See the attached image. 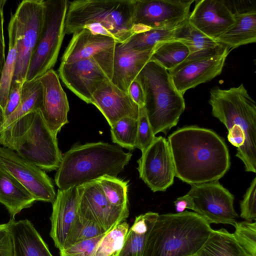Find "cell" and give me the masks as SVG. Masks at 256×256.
I'll use <instances>...</instances> for the list:
<instances>
[{
    "label": "cell",
    "mask_w": 256,
    "mask_h": 256,
    "mask_svg": "<svg viewBox=\"0 0 256 256\" xmlns=\"http://www.w3.org/2000/svg\"><path fill=\"white\" fill-rule=\"evenodd\" d=\"M0 256H14L13 241L8 222L0 224Z\"/></svg>",
    "instance_id": "41"
},
{
    "label": "cell",
    "mask_w": 256,
    "mask_h": 256,
    "mask_svg": "<svg viewBox=\"0 0 256 256\" xmlns=\"http://www.w3.org/2000/svg\"><path fill=\"white\" fill-rule=\"evenodd\" d=\"M213 230L195 212L158 215L147 238L142 256H191L204 245Z\"/></svg>",
    "instance_id": "4"
},
{
    "label": "cell",
    "mask_w": 256,
    "mask_h": 256,
    "mask_svg": "<svg viewBox=\"0 0 256 256\" xmlns=\"http://www.w3.org/2000/svg\"><path fill=\"white\" fill-rule=\"evenodd\" d=\"M128 229L129 226L126 221L118 224L102 239L92 256H112L119 252Z\"/></svg>",
    "instance_id": "34"
},
{
    "label": "cell",
    "mask_w": 256,
    "mask_h": 256,
    "mask_svg": "<svg viewBox=\"0 0 256 256\" xmlns=\"http://www.w3.org/2000/svg\"><path fill=\"white\" fill-rule=\"evenodd\" d=\"M190 185L187 194L193 200L195 212L209 224L234 226L238 217L234 207V196L218 180Z\"/></svg>",
    "instance_id": "11"
},
{
    "label": "cell",
    "mask_w": 256,
    "mask_h": 256,
    "mask_svg": "<svg viewBox=\"0 0 256 256\" xmlns=\"http://www.w3.org/2000/svg\"><path fill=\"white\" fill-rule=\"evenodd\" d=\"M230 48L220 46L212 52L196 56H188L173 69L168 71L177 90L185 92L220 74Z\"/></svg>",
    "instance_id": "12"
},
{
    "label": "cell",
    "mask_w": 256,
    "mask_h": 256,
    "mask_svg": "<svg viewBox=\"0 0 256 256\" xmlns=\"http://www.w3.org/2000/svg\"><path fill=\"white\" fill-rule=\"evenodd\" d=\"M140 178L153 192H164L174 183L175 170L167 140L156 137L138 160Z\"/></svg>",
    "instance_id": "15"
},
{
    "label": "cell",
    "mask_w": 256,
    "mask_h": 256,
    "mask_svg": "<svg viewBox=\"0 0 256 256\" xmlns=\"http://www.w3.org/2000/svg\"><path fill=\"white\" fill-rule=\"evenodd\" d=\"M12 233L14 256H53L34 225L28 220L8 222Z\"/></svg>",
    "instance_id": "23"
},
{
    "label": "cell",
    "mask_w": 256,
    "mask_h": 256,
    "mask_svg": "<svg viewBox=\"0 0 256 256\" xmlns=\"http://www.w3.org/2000/svg\"><path fill=\"white\" fill-rule=\"evenodd\" d=\"M44 17L43 0H24L12 15L9 40L17 43L18 56L11 86L26 80L32 56L40 35Z\"/></svg>",
    "instance_id": "8"
},
{
    "label": "cell",
    "mask_w": 256,
    "mask_h": 256,
    "mask_svg": "<svg viewBox=\"0 0 256 256\" xmlns=\"http://www.w3.org/2000/svg\"><path fill=\"white\" fill-rule=\"evenodd\" d=\"M6 2V0H0V79L6 62L4 54L5 44L4 33V7Z\"/></svg>",
    "instance_id": "44"
},
{
    "label": "cell",
    "mask_w": 256,
    "mask_h": 256,
    "mask_svg": "<svg viewBox=\"0 0 256 256\" xmlns=\"http://www.w3.org/2000/svg\"><path fill=\"white\" fill-rule=\"evenodd\" d=\"M136 78L144 90V107L154 134H166L184 110L183 95L176 88L168 70L155 62H148Z\"/></svg>",
    "instance_id": "7"
},
{
    "label": "cell",
    "mask_w": 256,
    "mask_h": 256,
    "mask_svg": "<svg viewBox=\"0 0 256 256\" xmlns=\"http://www.w3.org/2000/svg\"><path fill=\"white\" fill-rule=\"evenodd\" d=\"M184 24L172 28L154 29L134 34L124 43L134 50L138 51L152 50L160 42L174 40L180 27Z\"/></svg>",
    "instance_id": "31"
},
{
    "label": "cell",
    "mask_w": 256,
    "mask_h": 256,
    "mask_svg": "<svg viewBox=\"0 0 256 256\" xmlns=\"http://www.w3.org/2000/svg\"><path fill=\"white\" fill-rule=\"evenodd\" d=\"M191 256H200L197 253L196 254H195Z\"/></svg>",
    "instance_id": "48"
},
{
    "label": "cell",
    "mask_w": 256,
    "mask_h": 256,
    "mask_svg": "<svg viewBox=\"0 0 256 256\" xmlns=\"http://www.w3.org/2000/svg\"><path fill=\"white\" fill-rule=\"evenodd\" d=\"M42 100V86L39 78L25 80L22 85L21 98L18 107L4 121L0 132L26 114L40 109Z\"/></svg>",
    "instance_id": "28"
},
{
    "label": "cell",
    "mask_w": 256,
    "mask_h": 256,
    "mask_svg": "<svg viewBox=\"0 0 256 256\" xmlns=\"http://www.w3.org/2000/svg\"><path fill=\"white\" fill-rule=\"evenodd\" d=\"M68 2L66 0H43L42 27L30 60L26 80L39 78L54 66L65 34Z\"/></svg>",
    "instance_id": "9"
},
{
    "label": "cell",
    "mask_w": 256,
    "mask_h": 256,
    "mask_svg": "<svg viewBox=\"0 0 256 256\" xmlns=\"http://www.w3.org/2000/svg\"><path fill=\"white\" fill-rule=\"evenodd\" d=\"M52 204L50 236L55 246L62 250L70 230L78 217V197L77 186L58 189Z\"/></svg>",
    "instance_id": "21"
},
{
    "label": "cell",
    "mask_w": 256,
    "mask_h": 256,
    "mask_svg": "<svg viewBox=\"0 0 256 256\" xmlns=\"http://www.w3.org/2000/svg\"><path fill=\"white\" fill-rule=\"evenodd\" d=\"M194 0H134V34L176 27L188 20Z\"/></svg>",
    "instance_id": "10"
},
{
    "label": "cell",
    "mask_w": 256,
    "mask_h": 256,
    "mask_svg": "<svg viewBox=\"0 0 256 256\" xmlns=\"http://www.w3.org/2000/svg\"><path fill=\"white\" fill-rule=\"evenodd\" d=\"M42 86V100L40 110L52 132L56 136L68 122L70 110L66 94L57 74L52 69L39 78Z\"/></svg>",
    "instance_id": "19"
},
{
    "label": "cell",
    "mask_w": 256,
    "mask_h": 256,
    "mask_svg": "<svg viewBox=\"0 0 256 256\" xmlns=\"http://www.w3.org/2000/svg\"><path fill=\"white\" fill-rule=\"evenodd\" d=\"M109 232L104 230L96 223L78 216L70 230L62 248Z\"/></svg>",
    "instance_id": "35"
},
{
    "label": "cell",
    "mask_w": 256,
    "mask_h": 256,
    "mask_svg": "<svg viewBox=\"0 0 256 256\" xmlns=\"http://www.w3.org/2000/svg\"><path fill=\"white\" fill-rule=\"evenodd\" d=\"M4 122V110L0 106V130L2 128V126Z\"/></svg>",
    "instance_id": "46"
},
{
    "label": "cell",
    "mask_w": 256,
    "mask_h": 256,
    "mask_svg": "<svg viewBox=\"0 0 256 256\" xmlns=\"http://www.w3.org/2000/svg\"><path fill=\"white\" fill-rule=\"evenodd\" d=\"M153 50L138 51L131 48L124 42L116 43L112 83L128 94L130 85L149 62Z\"/></svg>",
    "instance_id": "22"
},
{
    "label": "cell",
    "mask_w": 256,
    "mask_h": 256,
    "mask_svg": "<svg viewBox=\"0 0 256 256\" xmlns=\"http://www.w3.org/2000/svg\"><path fill=\"white\" fill-rule=\"evenodd\" d=\"M108 202L114 206L128 208V182L117 177L104 176L96 180Z\"/></svg>",
    "instance_id": "32"
},
{
    "label": "cell",
    "mask_w": 256,
    "mask_h": 256,
    "mask_svg": "<svg viewBox=\"0 0 256 256\" xmlns=\"http://www.w3.org/2000/svg\"><path fill=\"white\" fill-rule=\"evenodd\" d=\"M138 120L123 118L110 126L113 142L122 148L132 150L136 148Z\"/></svg>",
    "instance_id": "33"
},
{
    "label": "cell",
    "mask_w": 256,
    "mask_h": 256,
    "mask_svg": "<svg viewBox=\"0 0 256 256\" xmlns=\"http://www.w3.org/2000/svg\"><path fill=\"white\" fill-rule=\"evenodd\" d=\"M256 178L252 180L240 204V216L248 222L256 220Z\"/></svg>",
    "instance_id": "40"
},
{
    "label": "cell",
    "mask_w": 256,
    "mask_h": 256,
    "mask_svg": "<svg viewBox=\"0 0 256 256\" xmlns=\"http://www.w3.org/2000/svg\"><path fill=\"white\" fill-rule=\"evenodd\" d=\"M234 23L215 40L230 48L256 42V11L234 13Z\"/></svg>",
    "instance_id": "25"
},
{
    "label": "cell",
    "mask_w": 256,
    "mask_h": 256,
    "mask_svg": "<svg viewBox=\"0 0 256 256\" xmlns=\"http://www.w3.org/2000/svg\"><path fill=\"white\" fill-rule=\"evenodd\" d=\"M0 144L44 171L56 170L62 158L56 136L48 127L40 109L0 132Z\"/></svg>",
    "instance_id": "6"
},
{
    "label": "cell",
    "mask_w": 256,
    "mask_h": 256,
    "mask_svg": "<svg viewBox=\"0 0 256 256\" xmlns=\"http://www.w3.org/2000/svg\"><path fill=\"white\" fill-rule=\"evenodd\" d=\"M189 55L188 48L181 42L163 41L154 46L149 61L158 63L168 71L184 60Z\"/></svg>",
    "instance_id": "30"
},
{
    "label": "cell",
    "mask_w": 256,
    "mask_h": 256,
    "mask_svg": "<svg viewBox=\"0 0 256 256\" xmlns=\"http://www.w3.org/2000/svg\"><path fill=\"white\" fill-rule=\"evenodd\" d=\"M149 122L144 106L139 108L136 148L142 154L150 146L156 138Z\"/></svg>",
    "instance_id": "38"
},
{
    "label": "cell",
    "mask_w": 256,
    "mask_h": 256,
    "mask_svg": "<svg viewBox=\"0 0 256 256\" xmlns=\"http://www.w3.org/2000/svg\"><path fill=\"white\" fill-rule=\"evenodd\" d=\"M188 22L209 38L215 40L234 23V13L224 0H196Z\"/></svg>",
    "instance_id": "18"
},
{
    "label": "cell",
    "mask_w": 256,
    "mask_h": 256,
    "mask_svg": "<svg viewBox=\"0 0 256 256\" xmlns=\"http://www.w3.org/2000/svg\"><path fill=\"white\" fill-rule=\"evenodd\" d=\"M174 205L177 213L185 211L186 209L194 210V205L192 197L186 194L178 198L174 202Z\"/></svg>",
    "instance_id": "45"
},
{
    "label": "cell",
    "mask_w": 256,
    "mask_h": 256,
    "mask_svg": "<svg viewBox=\"0 0 256 256\" xmlns=\"http://www.w3.org/2000/svg\"><path fill=\"white\" fill-rule=\"evenodd\" d=\"M132 156L120 146L102 142L76 146L62 155L56 184L65 190L106 176L116 177Z\"/></svg>",
    "instance_id": "3"
},
{
    "label": "cell",
    "mask_w": 256,
    "mask_h": 256,
    "mask_svg": "<svg viewBox=\"0 0 256 256\" xmlns=\"http://www.w3.org/2000/svg\"><path fill=\"white\" fill-rule=\"evenodd\" d=\"M107 233L62 248L60 250V256H92L98 244Z\"/></svg>",
    "instance_id": "39"
},
{
    "label": "cell",
    "mask_w": 256,
    "mask_h": 256,
    "mask_svg": "<svg viewBox=\"0 0 256 256\" xmlns=\"http://www.w3.org/2000/svg\"><path fill=\"white\" fill-rule=\"evenodd\" d=\"M128 94L131 99L141 108L144 106V94L141 84L138 78H136L131 82L128 89Z\"/></svg>",
    "instance_id": "43"
},
{
    "label": "cell",
    "mask_w": 256,
    "mask_h": 256,
    "mask_svg": "<svg viewBox=\"0 0 256 256\" xmlns=\"http://www.w3.org/2000/svg\"><path fill=\"white\" fill-rule=\"evenodd\" d=\"M22 85L18 84L10 88L7 102L4 109V121L14 112L19 105Z\"/></svg>",
    "instance_id": "42"
},
{
    "label": "cell",
    "mask_w": 256,
    "mask_h": 256,
    "mask_svg": "<svg viewBox=\"0 0 256 256\" xmlns=\"http://www.w3.org/2000/svg\"><path fill=\"white\" fill-rule=\"evenodd\" d=\"M18 56L17 43L9 40V50L0 79V106L4 109L14 76Z\"/></svg>",
    "instance_id": "36"
},
{
    "label": "cell",
    "mask_w": 256,
    "mask_h": 256,
    "mask_svg": "<svg viewBox=\"0 0 256 256\" xmlns=\"http://www.w3.org/2000/svg\"><path fill=\"white\" fill-rule=\"evenodd\" d=\"M158 215L149 212L136 217L118 256H142L147 238Z\"/></svg>",
    "instance_id": "26"
},
{
    "label": "cell",
    "mask_w": 256,
    "mask_h": 256,
    "mask_svg": "<svg viewBox=\"0 0 256 256\" xmlns=\"http://www.w3.org/2000/svg\"><path fill=\"white\" fill-rule=\"evenodd\" d=\"M175 176L187 184L218 180L229 170L230 162L224 140L212 130L186 126L168 136Z\"/></svg>",
    "instance_id": "1"
},
{
    "label": "cell",
    "mask_w": 256,
    "mask_h": 256,
    "mask_svg": "<svg viewBox=\"0 0 256 256\" xmlns=\"http://www.w3.org/2000/svg\"><path fill=\"white\" fill-rule=\"evenodd\" d=\"M80 217L92 221L106 232L124 222L129 209L116 207L107 200L96 180L77 186Z\"/></svg>",
    "instance_id": "13"
},
{
    "label": "cell",
    "mask_w": 256,
    "mask_h": 256,
    "mask_svg": "<svg viewBox=\"0 0 256 256\" xmlns=\"http://www.w3.org/2000/svg\"><path fill=\"white\" fill-rule=\"evenodd\" d=\"M208 102L213 116L228 130V142L248 172H256V104L242 84L223 90L211 88Z\"/></svg>",
    "instance_id": "2"
},
{
    "label": "cell",
    "mask_w": 256,
    "mask_h": 256,
    "mask_svg": "<svg viewBox=\"0 0 256 256\" xmlns=\"http://www.w3.org/2000/svg\"><path fill=\"white\" fill-rule=\"evenodd\" d=\"M37 201L14 177L0 168V203L8 210L12 218Z\"/></svg>",
    "instance_id": "24"
},
{
    "label": "cell",
    "mask_w": 256,
    "mask_h": 256,
    "mask_svg": "<svg viewBox=\"0 0 256 256\" xmlns=\"http://www.w3.org/2000/svg\"><path fill=\"white\" fill-rule=\"evenodd\" d=\"M58 72L64 85L87 104H90L92 94L102 83L108 80L92 58L61 62Z\"/></svg>",
    "instance_id": "17"
},
{
    "label": "cell",
    "mask_w": 256,
    "mask_h": 256,
    "mask_svg": "<svg viewBox=\"0 0 256 256\" xmlns=\"http://www.w3.org/2000/svg\"><path fill=\"white\" fill-rule=\"evenodd\" d=\"M232 234L248 256H256V222L242 221L234 224Z\"/></svg>",
    "instance_id": "37"
},
{
    "label": "cell",
    "mask_w": 256,
    "mask_h": 256,
    "mask_svg": "<svg viewBox=\"0 0 256 256\" xmlns=\"http://www.w3.org/2000/svg\"><path fill=\"white\" fill-rule=\"evenodd\" d=\"M90 104L104 115L110 126L120 119L130 117L138 120L139 106L129 94L106 80L92 94Z\"/></svg>",
    "instance_id": "20"
},
{
    "label": "cell",
    "mask_w": 256,
    "mask_h": 256,
    "mask_svg": "<svg viewBox=\"0 0 256 256\" xmlns=\"http://www.w3.org/2000/svg\"><path fill=\"white\" fill-rule=\"evenodd\" d=\"M116 43L112 38L82 30L73 34L61 62L70 63L92 58L100 64L108 78L111 80Z\"/></svg>",
    "instance_id": "16"
},
{
    "label": "cell",
    "mask_w": 256,
    "mask_h": 256,
    "mask_svg": "<svg viewBox=\"0 0 256 256\" xmlns=\"http://www.w3.org/2000/svg\"><path fill=\"white\" fill-rule=\"evenodd\" d=\"M118 252H115L112 256H118Z\"/></svg>",
    "instance_id": "47"
},
{
    "label": "cell",
    "mask_w": 256,
    "mask_h": 256,
    "mask_svg": "<svg viewBox=\"0 0 256 256\" xmlns=\"http://www.w3.org/2000/svg\"><path fill=\"white\" fill-rule=\"evenodd\" d=\"M134 0H76L68 2L64 34L88 30L113 38L118 43L133 34Z\"/></svg>",
    "instance_id": "5"
},
{
    "label": "cell",
    "mask_w": 256,
    "mask_h": 256,
    "mask_svg": "<svg viewBox=\"0 0 256 256\" xmlns=\"http://www.w3.org/2000/svg\"><path fill=\"white\" fill-rule=\"evenodd\" d=\"M198 254L200 256H248L233 234L224 228L213 230Z\"/></svg>",
    "instance_id": "27"
},
{
    "label": "cell",
    "mask_w": 256,
    "mask_h": 256,
    "mask_svg": "<svg viewBox=\"0 0 256 256\" xmlns=\"http://www.w3.org/2000/svg\"><path fill=\"white\" fill-rule=\"evenodd\" d=\"M175 40L187 46L190 50L188 56L210 54L221 44L194 27L188 20L180 27Z\"/></svg>",
    "instance_id": "29"
},
{
    "label": "cell",
    "mask_w": 256,
    "mask_h": 256,
    "mask_svg": "<svg viewBox=\"0 0 256 256\" xmlns=\"http://www.w3.org/2000/svg\"><path fill=\"white\" fill-rule=\"evenodd\" d=\"M0 168L14 177L37 201L54 202L56 194L44 170L4 146H0Z\"/></svg>",
    "instance_id": "14"
}]
</instances>
